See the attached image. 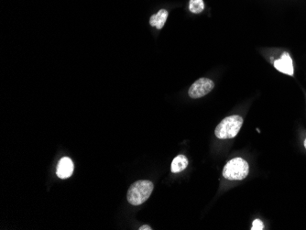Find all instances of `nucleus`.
Here are the masks:
<instances>
[{
    "label": "nucleus",
    "instance_id": "nucleus-5",
    "mask_svg": "<svg viewBox=\"0 0 306 230\" xmlns=\"http://www.w3.org/2000/svg\"><path fill=\"white\" fill-rule=\"evenodd\" d=\"M274 67L288 76H293V66L291 56L288 52H284L281 57L274 62Z\"/></svg>",
    "mask_w": 306,
    "mask_h": 230
},
{
    "label": "nucleus",
    "instance_id": "nucleus-10",
    "mask_svg": "<svg viewBox=\"0 0 306 230\" xmlns=\"http://www.w3.org/2000/svg\"><path fill=\"white\" fill-rule=\"evenodd\" d=\"M263 229H264V225H263V223H262L260 220H258V219H256V220L253 222L252 228H251V230H262Z\"/></svg>",
    "mask_w": 306,
    "mask_h": 230
},
{
    "label": "nucleus",
    "instance_id": "nucleus-4",
    "mask_svg": "<svg viewBox=\"0 0 306 230\" xmlns=\"http://www.w3.org/2000/svg\"><path fill=\"white\" fill-rule=\"evenodd\" d=\"M214 87L215 84L212 80L208 78H200L192 84L188 94L191 98H201L209 94L214 89Z\"/></svg>",
    "mask_w": 306,
    "mask_h": 230
},
{
    "label": "nucleus",
    "instance_id": "nucleus-3",
    "mask_svg": "<svg viewBox=\"0 0 306 230\" xmlns=\"http://www.w3.org/2000/svg\"><path fill=\"white\" fill-rule=\"evenodd\" d=\"M250 173L249 163L242 158H234L223 169V176L230 181L244 180Z\"/></svg>",
    "mask_w": 306,
    "mask_h": 230
},
{
    "label": "nucleus",
    "instance_id": "nucleus-12",
    "mask_svg": "<svg viewBox=\"0 0 306 230\" xmlns=\"http://www.w3.org/2000/svg\"><path fill=\"white\" fill-rule=\"evenodd\" d=\"M305 147L306 148V140H305Z\"/></svg>",
    "mask_w": 306,
    "mask_h": 230
},
{
    "label": "nucleus",
    "instance_id": "nucleus-6",
    "mask_svg": "<svg viewBox=\"0 0 306 230\" xmlns=\"http://www.w3.org/2000/svg\"><path fill=\"white\" fill-rule=\"evenodd\" d=\"M74 173V163L68 157H63L57 166V176L61 179H67Z\"/></svg>",
    "mask_w": 306,
    "mask_h": 230
},
{
    "label": "nucleus",
    "instance_id": "nucleus-9",
    "mask_svg": "<svg viewBox=\"0 0 306 230\" xmlns=\"http://www.w3.org/2000/svg\"><path fill=\"white\" fill-rule=\"evenodd\" d=\"M204 8V0H190L189 9L192 13L199 14L202 12Z\"/></svg>",
    "mask_w": 306,
    "mask_h": 230
},
{
    "label": "nucleus",
    "instance_id": "nucleus-1",
    "mask_svg": "<svg viewBox=\"0 0 306 230\" xmlns=\"http://www.w3.org/2000/svg\"><path fill=\"white\" fill-rule=\"evenodd\" d=\"M243 125V119L240 116H230L216 126L215 135L220 140L235 138Z\"/></svg>",
    "mask_w": 306,
    "mask_h": 230
},
{
    "label": "nucleus",
    "instance_id": "nucleus-8",
    "mask_svg": "<svg viewBox=\"0 0 306 230\" xmlns=\"http://www.w3.org/2000/svg\"><path fill=\"white\" fill-rule=\"evenodd\" d=\"M188 163H189L188 159L184 155H178L177 157L174 158L172 162L171 171L174 174H179L187 168Z\"/></svg>",
    "mask_w": 306,
    "mask_h": 230
},
{
    "label": "nucleus",
    "instance_id": "nucleus-11",
    "mask_svg": "<svg viewBox=\"0 0 306 230\" xmlns=\"http://www.w3.org/2000/svg\"><path fill=\"white\" fill-rule=\"evenodd\" d=\"M139 230H152L153 229L150 227V226H142L139 229Z\"/></svg>",
    "mask_w": 306,
    "mask_h": 230
},
{
    "label": "nucleus",
    "instance_id": "nucleus-2",
    "mask_svg": "<svg viewBox=\"0 0 306 230\" xmlns=\"http://www.w3.org/2000/svg\"><path fill=\"white\" fill-rule=\"evenodd\" d=\"M154 185L153 182L148 180L134 182L128 189V201L132 205H139L146 202L149 197L153 193Z\"/></svg>",
    "mask_w": 306,
    "mask_h": 230
},
{
    "label": "nucleus",
    "instance_id": "nucleus-7",
    "mask_svg": "<svg viewBox=\"0 0 306 230\" xmlns=\"http://www.w3.org/2000/svg\"><path fill=\"white\" fill-rule=\"evenodd\" d=\"M168 11L166 9H160V11L157 14L153 15L151 20H150V24L153 27H156L158 29L163 28L165 22L167 21Z\"/></svg>",
    "mask_w": 306,
    "mask_h": 230
}]
</instances>
